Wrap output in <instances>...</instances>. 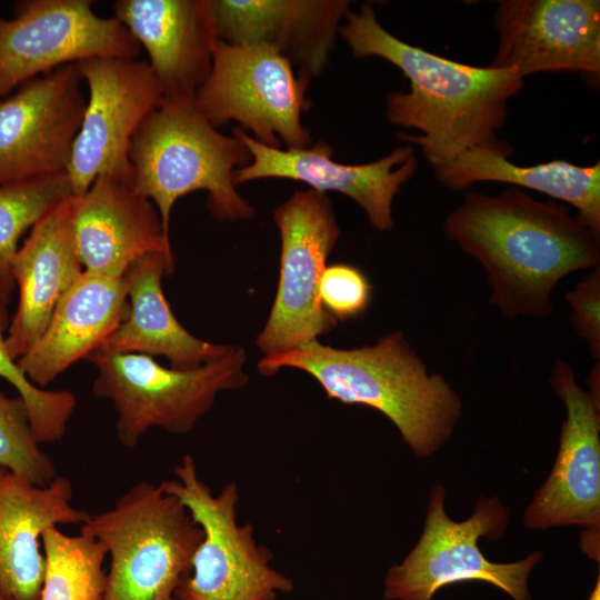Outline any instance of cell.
<instances>
[{"instance_id":"6da1fadb","label":"cell","mask_w":600,"mask_h":600,"mask_svg":"<svg viewBox=\"0 0 600 600\" xmlns=\"http://www.w3.org/2000/svg\"><path fill=\"white\" fill-rule=\"evenodd\" d=\"M442 230L483 267L489 301L508 320L550 316L558 283L600 263V238L578 216L517 187L466 193Z\"/></svg>"},{"instance_id":"7a4b0ae2","label":"cell","mask_w":600,"mask_h":600,"mask_svg":"<svg viewBox=\"0 0 600 600\" xmlns=\"http://www.w3.org/2000/svg\"><path fill=\"white\" fill-rule=\"evenodd\" d=\"M344 19L339 32L356 58H382L408 79L407 92L388 94L387 116L420 131L398 136L419 146L433 169L470 148L502 143L497 130L507 121L508 101L523 86L517 71L460 63L409 44L387 31L367 3Z\"/></svg>"},{"instance_id":"3957f363","label":"cell","mask_w":600,"mask_h":600,"mask_svg":"<svg viewBox=\"0 0 600 600\" xmlns=\"http://www.w3.org/2000/svg\"><path fill=\"white\" fill-rule=\"evenodd\" d=\"M258 368L266 376L282 368L304 371L318 381L328 398L381 412L419 458L436 453L461 417L459 394L444 377L429 372L401 331L353 349L308 341L263 356Z\"/></svg>"},{"instance_id":"277c9868","label":"cell","mask_w":600,"mask_h":600,"mask_svg":"<svg viewBox=\"0 0 600 600\" xmlns=\"http://www.w3.org/2000/svg\"><path fill=\"white\" fill-rule=\"evenodd\" d=\"M128 156L132 184L156 206L167 234L173 204L198 190L207 191V207L219 221L254 213L233 179L252 161L250 150L234 133L218 131L193 99L162 100L133 133Z\"/></svg>"},{"instance_id":"5b68a950","label":"cell","mask_w":600,"mask_h":600,"mask_svg":"<svg viewBox=\"0 0 600 600\" xmlns=\"http://www.w3.org/2000/svg\"><path fill=\"white\" fill-rule=\"evenodd\" d=\"M80 533L101 542L110 557L102 600H177L203 538L188 509L160 483L147 481L90 514Z\"/></svg>"},{"instance_id":"8992f818","label":"cell","mask_w":600,"mask_h":600,"mask_svg":"<svg viewBox=\"0 0 600 600\" xmlns=\"http://www.w3.org/2000/svg\"><path fill=\"white\" fill-rule=\"evenodd\" d=\"M87 359L98 370L92 392L112 402L117 437L126 448L136 447L152 427L189 432L219 392L240 389L249 380L246 351L237 346L192 369L167 368L141 353L97 350Z\"/></svg>"},{"instance_id":"52a82bcc","label":"cell","mask_w":600,"mask_h":600,"mask_svg":"<svg viewBox=\"0 0 600 600\" xmlns=\"http://www.w3.org/2000/svg\"><path fill=\"white\" fill-rule=\"evenodd\" d=\"M174 479L160 482L203 531L190 574L176 591L177 600H276L293 582L270 566V551L259 546L250 523L237 521L238 487L227 483L218 494L198 474L186 454L173 469Z\"/></svg>"},{"instance_id":"ba28073f","label":"cell","mask_w":600,"mask_h":600,"mask_svg":"<svg viewBox=\"0 0 600 600\" xmlns=\"http://www.w3.org/2000/svg\"><path fill=\"white\" fill-rule=\"evenodd\" d=\"M446 489L432 488L422 534L400 564L392 566L384 580V600H431L441 588L484 581L513 600H530L528 578L542 560L534 551L511 563L489 561L478 542L497 540L509 522V509L496 497H479L474 511L464 521L451 520L444 510Z\"/></svg>"},{"instance_id":"9c48e42d","label":"cell","mask_w":600,"mask_h":600,"mask_svg":"<svg viewBox=\"0 0 600 600\" xmlns=\"http://www.w3.org/2000/svg\"><path fill=\"white\" fill-rule=\"evenodd\" d=\"M307 88L272 47L217 39L210 73L193 100L214 127L236 121L268 147L304 148L311 146L301 122Z\"/></svg>"},{"instance_id":"30bf717a","label":"cell","mask_w":600,"mask_h":600,"mask_svg":"<svg viewBox=\"0 0 600 600\" xmlns=\"http://www.w3.org/2000/svg\"><path fill=\"white\" fill-rule=\"evenodd\" d=\"M281 240L277 294L257 346L264 356L318 340L338 323L321 304L319 283L340 228L327 193L296 191L273 212Z\"/></svg>"},{"instance_id":"8fae6325","label":"cell","mask_w":600,"mask_h":600,"mask_svg":"<svg viewBox=\"0 0 600 600\" xmlns=\"http://www.w3.org/2000/svg\"><path fill=\"white\" fill-rule=\"evenodd\" d=\"M141 47L114 17L89 0H27L0 19V100L59 67L109 57L137 59Z\"/></svg>"},{"instance_id":"7c38bea8","label":"cell","mask_w":600,"mask_h":600,"mask_svg":"<svg viewBox=\"0 0 600 600\" xmlns=\"http://www.w3.org/2000/svg\"><path fill=\"white\" fill-rule=\"evenodd\" d=\"M77 66L88 98L66 170L73 197L82 196L101 174L132 180L131 138L163 100L146 60L99 57Z\"/></svg>"},{"instance_id":"4fadbf2b","label":"cell","mask_w":600,"mask_h":600,"mask_svg":"<svg viewBox=\"0 0 600 600\" xmlns=\"http://www.w3.org/2000/svg\"><path fill=\"white\" fill-rule=\"evenodd\" d=\"M77 63L0 100V184L66 172L87 98Z\"/></svg>"},{"instance_id":"5bb4252c","label":"cell","mask_w":600,"mask_h":600,"mask_svg":"<svg viewBox=\"0 0 600 600\" xmlns=\"http://www.w3.org/2000/svg\"><path fill=\"white\" fill-rule=\"evenodd\" d=\"M498 47L489 67L523 79L541 71H579L600 79L599 0H502L494 11Z\"/></svg>"},{"instance_id":"9a60e30c","label":"cell","mask_w":600,"mask_h":600,"mask_svg":"<svg viewBox=\"0 0 600 600\" xmlns=\"http://www.w3.org/2000/svg\"><path fill=\"white\" fill-rule=\"evenodd\" d=\"M550 384L566 406L554 466L524 510L529 529L600 527V397L583 390L573 367L554 362Z\"/></svg>"},{"instance_id":"2e32d148","label":"cell","mask_w":600,"mask_h":600,"mask_svg":"<svg viewBox=\"0 0 600 600\" xmlns=\"http://www.w3.org/2000/svg\"><path fill=\"white\" fill-rule=\"evenodd\" d=\"M233 133L252 156L248 166L234 171L236 186L281 178L307 183L310 189L323 193L340 192L357 202L370 224L380 231L393 227V198L418 169L411 146L398 147L369 163L346 164L332 160L333 150L323 141L304 148L281 149L258 142L240 128Z\"/></svg>"},{"instance_id":"e0dca14e","label":"cell","mask_w":600,"mask_h":600,"mask_svg":"<svg viewBox=\"0 0 600 600\" xmlns=\"http://www.w3.org/2000/svg\"><path fill=\"white\" fill-rule=\"evenodd\" d=\"M71 204L84 271L120 278L147 254L173 256L156 206L134 189L131 179L101 174L82 196H71Z\"/></svg>"},{"instance_id":"ac0fdd59","label":"cell","mask_w":600,"mask_h":600,"mask_svg":"<svg viewBox=\"0 0 600 600\" xmlns=\"http://www.w3.org/2000/svg\"><path fill=\"white\" fill-rule=\"evenodd\" d=\"M113 12L146 49L163 100L193 99L218 39L211 0H118Z\"/></svg>"},{"instance_id":"d6986e66","label":"cell","mask_w":600,"mask_h":600,"mask_svg":"<svg viewBox=\"0 0 600 600\" xmlns=\"http://www.w3.org/2000/svg\"><path fill=\"white\" fill-rule=\"evenodd\" d=\"M217 38L272 47L309 84L327 67L347 0H211Z\"/></svg>"},{"instance_id":"ffe728a7","label":"cell","mask_w":600,"mask_h":600,"mask_svg":"<svg viewBox=\"0 0 600 600\" xmlns=\"http://www.w3.org/2000/svg\"><path fill=\"white\" fill-rule=\"evenodd\" d=\"M71 501L66 477L41 487L0 467V593L8 600H39L46 572L43 532L90 518Z\"/></svg>"},{"instance_id":"44dd1931","label":"cell","mask_w":600,"mask_h":600,"mask_svg":"<svg viewBox=\"0 0 600 600\" xmlns=\"http://www.w3.org/2000/svg\"><path fill=\"white\" fill-rule=\"evenodd\" d=\"M82 271L70 196L33 224L12 262L18 304L9 322L7 347L16 360L40 338L57 304Z\"/></svg>"},{"instance_id":"7402d4cb","label":"cell","mask_w":600,"mask_h":600,"mask_svg":"<svg viewBox=\"0 0 600 600\" xmlns=\"http://www.w3.org/2000/svg\"><path fill=\"white\" fill-rule=\"evenodd\" d=\"M123 277L82 271L18 364L39 388L101 348L128 313Z\"/></svg>"},{"instance_id":"603a6c76","label":"cell","mask_w":600,"mask_h":600,"mask_svg":"<svg viewBox=\"0 0 600 600\" xmlns=\"http://www.w3.org/2000/svg\"><path fill=\"white\" fill-rule=\"evenodd\" d=\"M173 256L147 254L123 277L129 309L99 350L163 356L176 369H192L224 356L232 346L202 341L177 320L162 291V277L172 273Z\"/></svg>"},{"instance_id":"cb8c5ba5","label":"cell","mask_w":600,"mask_h":600,"mask_svg":"<svg viewBox=\"0 0 600 600\" xmlns=\"http://www.w3.org/2000/svg\"><path fill=\"white\" fill-rule=\"evenodd\" d=\"M510 147H473L449 164L434 169L436 178L447 188L464 190L476 182H503L530 189L571 204L579 219L600 238V163L578 166L552 160L520 166L509 160Z\"/></svg>"},{"instance_id":"d4e9b609","label":"cell","mask_w":600,"mask_h":600,"mask_svg":"<svg viewBox=\"0 0 600 600\" xmlns=\"http://www.w3.org/2000/svg\"><path fill=\"white\" fill-rule=\"evenodd\" d=\"M41 542L46 572L39 600H102L107 550L101 542L58 527L46 530Z\"/></svg>"},{"instance_id":"484cf974","label":"cell","mask_w":600,"mask_h":600,"mask_svg":"<svg viewBox=\"0 0 600 600\" xmlns=\"http://www.w3.org/2000/svg\"><path fill=\"white\" fill-rule=\"evenodd\" d=\"M70 196L67 172L0 184V303L7 306L16 289L12 262L21 236Z\"/></svg>"},{"instance_id":"4316f807","label":"cell","mask_w":600,"mask_h":600,"mask_svg":"<svg viewBox=\"0 0 600 600\" xmlns=\"http://www.w3.org/2000/svg\"><path fill=\"white\" fill-rule=\"evenodd\" d=\"M0 467L37 486H47L58 474L31 430L24 401L0 391Z\"/></svg>"},{"instance_id":"83f0119b","label":"cell","mask_w":600,"mask_h":600,"mask_svg":"<svg viewBox=\"0 0 600 600\" xmlns=\"http://www.w3.org/2000/svg\"><path fill=\"white\" fill-rule=\"evenodd\" d=\"M372 287L356 267L337 263L324 269L319 283L322 307L337 320L360 317L371 301Z\"/></svg>"},{"instance_id":"f1b7e54d","label":"cell","mask_w":600,"mask_h":600,"mask_svg":"<svg viewBox=\"0 0 600 600\" xmlns=\"http://www.w3.org/2000/svg\"><path fill=\"white\" fill-rule=\"evenodd\" d=\"M569 304L570 321L599 361L600 357V267L586 274L573 289L564 294Z\"/></svg>"},{"instance_id":"f546056e","label":"cell","mask_w":600,"mask_h":600,"mask_svg":"<svg viewBox=\"0 0 600 600\" xmlns=\"http://www.w3.org/2000/svg\"><path fill=\"white\" fill-rule=\"evenodd\" d=\"M8 327L7 306L0 303V377L16 388L31 414H41L49 408L51 394L48 390L33 384L10 354L7 347Z\"/></svg>"},{"instance_id":"4dcf8cb0","label":"cell","mask_w":600,"mask_h":600,"mask_svg":"<svg viewBox=\"0 0 600 600\" xmlns=\"http://www.w3.org/2000/svg\"><path fill=\"white\" fill-rule=\"evenodd\" d=\"M589 600H600V576H598L596 586L589 597Z\"/></svg>"},{"instance_id":"1f68e13d","label":"cell","mask_w":600,"mask_h":600,"mask_svg":"<svg viewBox=\"0 0 600 600\" xmlns=\"http://www.w3.org/2000/svg\"><path fill=\"white\" fill-rule=\"evenodd\" d=\"M0 600H8V599L0 593Z\"/></svg>"}]
</instances>
